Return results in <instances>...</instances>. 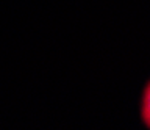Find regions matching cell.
Segmentation results:
<instances>
[{
    "instance_id": "1",
    "label": "cell",
    "mask_w": 150,
    "mask_h": 130,
    "mask_svg": "<svg viewBox=\"0 0 150 130\" xmlns=\"http://www.w3.org/2000/svg\"><path fill=\"white\" fill-rule=\"evenodd\" d=\"M141 118L145 127L150 129V82L145 85L142 92V104H141Z\"/></svg>"
}]
</instances>
